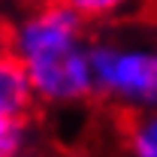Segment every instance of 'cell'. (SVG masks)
<instances>
[{
  "label": "cell",
  "instance_id": "obj_2",
  "mask_svg": "<svg viewBox=\"0 0 157 157\" xmlns=\"http://www.w3.org/2000/svg\"><path fill=\"white\" fill-rule=\"evenodd\" d=\"M88 63L94 78V97L115 106L124 118L157 112L154 45H121L109 39H91Z\"/></svg>",
  "mask_w": 157,
  "mask_h": 157
},
{
  "label": "cell",
  "instance_id": "obj_5",
  "mask_svg": "<svg viewBox=\"0 0 157 157\" xmlns=\"http://www.w3.org/2000/svg\"><path fill=\"white\" fill-rule=\"evenodd\" d=\"M24 145V124L0 121V157H18Z\"/></svg>",
  "mask_w": 157,
  "mask_h": 157
},
{
  "label": "cell",
  "instance_id": "obj_4",
  "mask_svg": "<svg viewBox=\"0 0 157 157\" xmlns=\"http://www.w3.org/2000/svg\"><path fill=\"white\" fill-rule=\"evenodd\" d=\"M124 142L133 157H157V112L148 115H127L124 121Z\"/></svg>",
  "mask_w": 157,
  "mask_h": 157
},
{
  "label": "cell",
  "instance_id": "obj_1",
  "mask_svg": "<svg viewBox=\"0 0 157 157\" xmlns=\"http://www.w3.org/2000/svg\"><path fill=\"white\" fill-rule=\"evenodd\" d=\"M88 30L73 3H45L3 24L6 55L24 70L36 103L78 106L94 100Z\"/></svg>",
  "mask_w": 157,
  "mask_h": 157
},
{
  "label": "cell",
  "instance_id": "obj_3",
  "mask_svg": "<svg viewBox=\"0 0 157 157\" xmlns=\"http://www.w3.org/2000/svg\"><path fill=\"white\" fill-rule=\"evenodd\" d=\"M36 100L27 85V76L9 55L0 58V121L24 124L27 115L33 112Z\"/></svg>",
  "mask_w": 157,
  "mask_h": 157
},
{
  "label": "cell",
  "instance_id": "obj_6",
  "mask_svg": "<svg viewBox=\"0 0 157 157\" xmlns=\"http://www.w3.org/2000/svg\"><path fill=\"white\" fill-rule=\"evenodd\" d=\"M6 55V45H3V24H0V58Z\"/></svg>",
  "mask_w": 157,
  "mask_h": 157
}]
</instances>
